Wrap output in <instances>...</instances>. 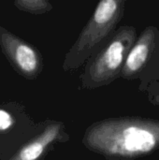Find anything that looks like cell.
I'll use <instances>...</instances> for the list:
<instances>
[{"label": "cell", "instance_id": "cell-1", "mask_svg": "<svg viewBox=\"0 0 159 160\" xmlns=\"http://www.w3.org/2000/svg\"><path fill=\"white\" fill-rule=\"evenodd\" d=\"M82 142L107 160H133L159 150V119L142 116L111 117L91 124Z\"/></svg>", "mask_w": 159, "mask_h": 160}, {"label": "cell", "instance_id": "cell-2", "mask_svg": "<svg viewBox=\"0 0 159 160\" xmlns=\"http://www.w3.org/2000/svg\"><path fill=\"white\" fill-rule=\"evenodd\" d=\"M137 38L135 26L118 27L85 62L80 75L81 88L96 90L120 78L127 57Z\"/></svg>", "mask_w": 159, "mask_h": 160}, {"label": "cell", "instance_id": "cell-3", "mask_svg": "<svg viewBox=\"0 0 159 160\" xmlns=\"http://www.w3.org/2000/svg\"><path fill=\"white\" fill-rule=\"evenodd\" d=\"M125 0L100 1L76 41L67 52L62 68L64 71L78 69L85 64L98 47L117 29L124 17Z\"/></svg>", "mask_w": 159, "mask_h": 160}, {"label": "cell", "instance_id": "cell-4", "mask_svg": "<svg viewBox=\"0 0 159 160\" xmlns=\"http://www.w3.org/2000/svg\"><path fill=\"white\" fill-rule=\"evenodd\" d=\"M121 78L127 81L139 80V90L146 93L151 82L159 80V29L146 26L132 46Z\"/></svg>", "mask_w": 159, "mask_h": 160}, {"label": "cell", "instance_id": "cell-5", "mask_svg": "<svg viewBox=\"0 0 159 160\" xmlns=\"http://www.w3.org/2000/svg\"><path fill=\"white\" fill-rule=\"evenodd\" d=\"M43 127L44 121L36 122L22 104L16 101L0 102V160L9 158L37 136Z\"/></svg>", "mask_w": 159, "mask_h": 160}, {"label": "cell", "instance_id": "cell-6", "mask_svg": "<svg viewBox=\"0 0 159 160\" xmlns=\"http://www.w3.org/2000/svg\"><path fill=\"white\" fill-rule=\"evenodd\" d=\"M0 48L17 74L28 81L38 78L44 68L40 51L30 42L0 25Z\"/></svg>", "mask_w": 159, "mask_h": 160}, {"label": "cell", "instance_id": "cell-7", "mask_svg": "<svg viewBox=\"0 0 159 160\" xmlns=\"http://www.w3.org/2000/svg\"><path fill=\"white\" fill-rule=\"evenodd\" d=\"M69 139L63 122L44 120L43 129L7 160H44L58 145L67 142Z\"/></svg>", "mask_w": 159, "mask_h": 160}, {"label": "cell", "instance_id": "cell-8", "mask_svg": "<svg viewBox=\"0 0 159 160\" xmlns=\"http://www.w3.org/2000/svg\"><path fill=\"white\" fill-rule=\"evenodd\" d=\"M13 5L20 11L32 15H43L53 8L52 3L47 0H15Z\"/></svg>", "mask_w": 159, "mask_h": 160}, {"label": "cell", "instance_id": "cell-9", "mask_svg": "<svg viewBox=\"0 0 159 160\" xmlns=\"http://www.w3.org/2000/svg\"><path fill=\"white\" fill-rule=\"evenodd\" d=\"M148 101L154 106L159 107V80L150 83L146 91Z\"/></svg>", "mask_w": 159, "mask_h": 160}]
</instances>
